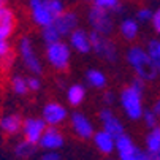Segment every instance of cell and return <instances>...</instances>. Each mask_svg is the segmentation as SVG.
Returning <instances> with one entry per match:
<instances>
[{
  "label": "cell",
  "mask_w": 160,
  "mask_h": 160,
  "mask_svg": "<svg viewBox=\"0 0 160 160\" xmlns=\"http://www.w3.org/2000/svg\"><path fill=\"white\" fill-rule=\"evenodd\" d=\"M144 81L136 78L130 81L125 87L121 89V92L118 95V105L122 109L124 116L132 121L138 122L141 121L143 114L146 111L144 108Z\"/></svg>",
  "instance_id": "6da1fadb"
},
{
  "label": "cell",
  "mask_w": 160,
  "mask_h": 160,
  "mask_svg": "<svg viewBox=\"0 0 160 160\" xmlns=\"http://www.w3.org/2000/svg\"><path fill=\"white\" fill-rule=\"evenodd\" d=\"M65 10L67 7L63 0H29L27 2L29 19L38 29L49 26Z\"/></svg>",
  "instance_id": "7a4b0ae2"
},
{
  "label": "cell",
  "mask_w": 160,
  "mask_h": 160,
  "mask_svg": "<svg viewBox=\"0 0 160 160\" xmlns=\"http://www.w3.org/2000/svg\"><path fill=\"white\" fill-rule=\"evenodd\" d=\"M76 27H79V16L78 13L72 10H65L62 14H59L49 26L40 29V38L43 44L54 43L59 40H65Z\"/></svg>",
  "instance_id": "3957f363"
},
{
  "label": "cell",
  "mask_w": 160,
  "mask_h": 160,
  "mask_svg": "<svg viewBox=\"0 0 160 160\" xmlns=\"http://www.w3.org/2000/svg\"><path fill=\"white\" fill-rule=\"evenodd\" d=\"M125 62L132 68V72L135 73L136 78L143 79L144 82H151L157 78L158 70L154 67L151 62L146 48L141 44H132L125 51Z\"/></svg>",
  "instance_id": "277c9868"
},
{
  "label": "cell",
  "mask_w": 160,
  "mask_h": 160,
  "mask_svg": "<svg viewBox=\"0 0 160 160\" xmlns=\"http://www.w3.org/2000/svg\"><path fill=\"white\" fill-rule=\"evenodd\" d=\"M16 52L18 57L22 63V67L30 73V75H41L44 70V63L43 57L40 56L37 44L32 37L29 35H22L18 43H16Z\"/></svg>",
  "instance_id": "5b68a950"
},
{
  "label": "cell",
  "mask_w": 160,
  "mask_h": 160,
  "mask_svg": "<svg viewBox=\"0 0 160 160\" xmlns=\"http://www.w3.org/2000/svg\"><path fill=\"white\" fill-rule=\"evenodd\" d=\"M72 52H73V49L70 48L68 41L59 40L54 43L44 44L43 59L48 63V67H51L54 72L63 73L72 65Z\"/></svg>",
  "instance_id": "8992f818"
},
{
  "label": "cell",
  "mask_w": 160,
  "mask_h": 160,
  "mask_svg": "<svg viewBox=\"0 0 160 160\" xmlns=\"http://www.w3.org/2000/svg\"><path fill=\"white\" fill-rule=\"evenodd\" d=\"M87 24L92 32L102 33V35H111L116 29V22L112 18V11L92 5L87 10Z\"/></svg>",
  "instance_id": "52a82bcc"
},
{
  "label": "cell",
  "mask_w": 160,
  "mask_h": 160,
  "mask_svg": "<svg viewBox=\"0 0 160 160\" xmlns=\"http://www.w3.org/2000/svg\"><path fill=\"white\" fill-rule=\"evenodd\" d=\"M90 37H92V52L100 60L114 63L119 59V48L111 35H102L90 30Z\"/></svg>",
  "instance_id": "ba28073f"
},
{
  "label": "cell",
  "mask_w": 160,
  "mask_h": 160,
  "mask_svg": "<svg viewBox=\"0 0 160 160\" xmlns=\"http://www.w3.org/2000/svg\"><path fill=\"white\" fill-rule=\"evenodd\" d=\"M40 116L43 118L48 127H62L63 124L68 122L70 112H68V108L63 103L57 100H49L43 105Z\"/></svg>",
  "instance_id": "9c48e42d"
},
{
  "label": "cell",
  "mask_w": 160,
  "mask_h": 160,
  "mask_svg": "<svg viewBox=\"0 0 160 160\" xmlns=\"http://www.w3.org/2000/svg\"><path fill=\"white\" fill-rule=\"evenodd\" d=\"M68 125H70L72 133L81 141H87L92 138V135L95 133V125L94 121L90 119V116H87L82 111H75L70 114L68 118Z\"/></svg>",
  "instance_id": "30bf717a"
},
{
  "label": "cell",
  "mask_w": 160,
  "mask_h": 160,
  "mask_svg": "<svg viewBox=\"0 0 160 160\" xmlns=\"http://www.w3.org/2000/svg\"><path fill=\"white\" fill-rule=\"evenodd\" d=\"M46 122L43 121L41 116H27L22 121V128H21V135L22 138L33 143V144H38L41 135L46 130Z\"/></svg>",
  "instance_id": "8fae6325"
},
{
  "label": "cell",
  "mask_w": 160,
  "mask_h": 160,
  "mask_svg": "<svg viewBox=\"0 0 160 160\" xmlns=\"http://www.w3.org/2000/svg\"><path fill=\"white\" fill-rule=\"evenodd\" d=\"M67 41L70 44V48L73 49V52H76V54L92 52V37H90V30L76 27L67 37Z\"/></svg>",
  "instance_id": "7c38bea8"
},
{
  "label": "cell",
  "mask_w": 160,
  "mask_h": 160,
  "mask_svg": "<svg viewBox=\"0 0 160 160\" xmlns=\"http://www.w3.org/2000/svg\"><path fill=\"white\" fill-rule=\"evenodd\" d=\"M98 121H100L102 128L106 130V132H109V133H112L114 136H119V135L125 133L124 121L111 109V106H105L103 109H100Z\"/></svg>",
  "instance_id": "4fadbf2b"
},
{
  "label": "cell",
  "mask_w": 160,
  "mask_h": 160,
  "mask_svg": "<svg viewBox=\"0 0 160 160\" xmlns=\"http://www.w3.org/2000/svg\"><path fill=\"white\" fill-rule=\"evenodd\" d=\"M65 146V135L60 127H46L38 141V148L43 151H60Z\"/></svg>",
  "instance_id": "5bb4252c"
},
{
  "label": "cell",
  "mask_w": 160,
  "mask_h": 160,
  "mask_svg": "<svg viewBox=\"0 0 160 160\" xmlns=\"http://www.w3.org/2000/svg\"><path fill=\"white\" fill-rule=\"evenodd\" d=\"M22 121L24 118L21 116L16 111H7L0 114V133L13 138V136L21 135V128H22Z\"/></svg>",
  "instance_id": "9a60e30c"
},
{
  "label": "cell",
  "mask_w": 160,
  "mask_h": 160,
  "mask_svg": "<svg viewBox=\"0 0 160 160\" xmlns=\"http://www.w3.org/2000/svg\"><path fill=\"white\" fill-rule=\"evenodd\" d=\"M18 26L16 11L5 5L0 8V40H11Z\"/></svg>",
  "instance_id": "2e32d148"
},
{
  "label": "cell",
  "mask_w": 160,
  "mask_h": 160,
  "mask_svg": "<svg viewBox=\"0 0 160 160\" xmlns=\"http://www.w3.org/2000/svg\"><path fill=\"white\" fill-rule=\"evenodd\" d=\"M116 138L118 136H114L112 133L100 128V130H95L90 141H92L97 152H100L102 155H111L114 154V149H116Z\"/></svg>",
  "instance_id": "e0dca14e"
},
{
  "label": "cell",
  "mask_w": 160,
  "mask_h": 160,
  "mask_svg": "<svg viewBox=\"0 0 160 160\" xmlns=\"http://www.w3.org/2000/svg\"><path fill=\"white\" fill-rule=\"evenodd\" d=\"M141 148L136 144V141L128 136L127 133H122L116 138V149H114V154L119 160H132L133 155L138 152Z\"/></svg>",
  "instance_id": "ac0fdd59"
},
{
  "label": "cell",
  "mask_w": 160,
  "mask_h": 160,
  "mask_svg": "<svg viewBox=\"0 0 160 160\" xmlns=\"http://www.w3.org/2000/svg\"><path fill=\"white\" fill-rule=\"evenodd\" d=\"M140 26L141 24L136 21V18H124L118 24V33L124 41L133 43L140 37V29H141Z\"/></svg>",
  "instance_id": "d6986e66"
},
{
  "label": "cell",
  "mask_w": 160,
  "mask_h": 160,
  "mask_svg": "<svg viewBox=\"0 0 160 160\" xmlns=\"http://www.w3.org/2000/svg\"><path fill=\"white\" fill-rule=\"evenodd\" d=\"M87 98V89L81 82H72L65 87V100L72 108H79Z\"/></svg>",
  "instance_id": "ffe728a7"
},
{
  "label": "cell",
  "mask_w": 160,
  "mask_h": 160,
  "mask_svg": "<svg viewBox=\"0 0 160 160\" xmlns=\"http://www.w3.org/2000/svg\"><path fill=\"white\" fill-rule=\"evenodd\" d=\"M86 86L94 90H105L108 87V76L100 68H89L84 75Z\"/></svg>",
  "instance_id": "44dd1931"
},
{
  "label": "cell",
  "mask_w": 160,
  "mask_h": 160,
  "mask_svg": "<svg viewBox=\"0 0 160 160\" xmlns=\"http://www.w3.org/2000/svg\"><path fill=\"white\" fill-rule=\"evenodd\" d=\"M37 148L38 144H33L27 140H18L13 146V154L18 160H30L32 157H35L37 154Z\"/></svg>",
  "instance_id": "7402d4cb"
},
{
  "label": "cell",
  "mask_w": 160,
  "mask_h": 160,
  "mask_svg": "<svg viewBox=\"0 0 160 160\" xmlns=\"http://www.w3.org/2000/svg\"><path fill=\"white\" fill-rule=\"evenodd\" d=\"M10 89L16 97H26L30 90H29V84H27V76L24 75H13L10 79Z\"/></svg>",
  "instance_id": "603a6c76"
},
{
  "label": "cell",
  "mask_w": 160,
  "mask_h": 160,
  "mask_svg": "<svg viewBox=\"0 0 160 160\" xmlns=\"http://www.w3.org/2000/svg\"><path fill=\"white\" fill-rule=\"evenodd\" d=\"M144 149L149 154L160 149V125L148 128V133L144 135Z\"/></svg>",
  "instance_id": "cb8c5ba5"
},
{
  "label": "cell",
  "mask_w": 160,
  "mask_h": 160,
  "mask_svg": "<svg viewBox=\"0 0 160 160\" xmlns=\"http://www.w3.org/2000/svg\"><path fill=\"white\" fill-rule=\"evenodd\" d=\"M13 56L14 51H13L11 40H0V68L7 70L13 62Z\"/></svg>",
  "instance_id": "d4e9b609"
},
{
  "label": "cell",
  "mask_w": 160,
  "mask_h": 160,
  "mask_svg": "<svg viewBox=\"0 0 160 160\" xmlns=\"http://www.w3.org/2000/svg\"><path fill=\"white\" fill-rule=\"evenodd\" d=\"M146 52L151 59V62L154 63V67L160 72V37L157 38H151L148 43H146Z\"/></svg>",
  "instance_id": "484cf974"
},
{
  "label": "cell",
  "mask_w": 160,
  "mask_h": 160,
  "mask_svg": "<svg viewBox=\"0 0 160 160\" xmlns=\"http://www.w3.org/2000/svg\"><path fill=\"white\" fill-rule=\"evenodd\" d=\"M141 121H143V124H144V127H146V128H152V127L160 125V118L157 116V112H155L152 108H149V109H146V111H144Z\"/></svg>",
  "instance_id": "4316f807"
},
{
  "label": "cell",
  "mask_w": 160,
  "mask_h": 160,
  "mask_svg": "<svg viewBox=\"0 0 160 160\" xmlns=\"http://www.w3.org/2000/svg\"><path fill=\"white\" fill-rule=\"evenodd\" d=\"M152 11L154 10H151L149 7H141V8L136 10L135 18H136V21H138L140 24H149L151 18H152Z\"/></svg>",
  "instance_id": "83f0119b"
},
{
  "label": "cell",
  "mask_w": 160,
  "mask_h": 160,
  "mask_svg": "<svg viewBox=\"0 0 160 160\" xmlns=\"http://www.w3.org/2000/svg\"><path fill=\"white\" fill-rule=\"evenodd\" d=\"M92 5L106 8L109 11H118L121 7V0H92Z\"/></svg>",
  "instance_id": "f1b7e54d"
},
{
  "label": "cell",
  "mask_w": 160,
  "mask_h": 160,
  "mask_svg": "<svg viewBox=\"0 0 160 160\" xmlns=\"http://www.w3.org/2000/svg\"><path fill=\"white\" fill-rule=\"evenodd\" d=\"M27 84H29V90L30 92H40L41 87H43V81L40 78V75H30L27 76Z\"/></svg>",
  "instance_id": "f546056e"
},
{
  "label": "cell",
  "mask_w": 160,
  "mask_h": 160,
  "mask_svg": "<svg viewBox=\"0 0 160 160\" xmlns=\"http://www.w3.org/2000/svg\"><path fill=\"white\" fill-rule=\"evenodd\" d=\"M151 27H152V30L160 37V7H157L154 11H152V18H151Z\"/></svg>",
  "instance_id": "4dcf8cb0"
},
{
  "label": "cell",
  "mask_w": 160,
  "mask_h": 160,
  "mask_svg": "<svg viewBox=\"0 0 160 160\" xmlns=\"http://www.w3.org/2000/svg\"><path fill=\"white\" fill-rule=\"evenodd\" d=\"M38 160H62V155L59 151H43Z\"/></svg>",
  "instance_id": "1f68e13d"
},
{
  "label": "cell",
  "mask_w": 160,
  "mask_h": 160,
  "mask_svg": "<svg viewBox=\"0 0 160 160\" xmlns=\"http://www.w3.org/2000/svg\"><path fill=\"white\" fill-rule=\"evenodd\" d=\"M103 102H105V106H109L114 102H118V97L114 95V92H111V90H106L103 94Z\"/></svg>",
  "instance_id": "d6a6232c"
},
{
  "label": "cell",
  "mask_w": 160,
  "mask_h": 160,
  "mask_svg": "<svg viewBox=\"0 0 160 160\" xmlns=\"http://www.w3.org/2000/svg\"><path fill=\"white\" fill-rule=\"evenodd\" d=\"M132 160H152V158H151V154H149L146 149H140L138 152L133 155Z\"/></svg>",
  "instance_id": "836d02e7"
},
{
  "label": "cell",
  "mask_w": 160,
  "mask_h": 160,
  "mask_svg": "<svg viewBox=\"0 0 160 160\" xmlns=\"http://www.w3.org/2000/svg\"><path fill=\"white\" fill-rule=\"evenodd\" d=\"M152 109L157 112V116L160 118V98H157V100L154 102V105H152Z\"/></svg>",
  "instance_id": "e575fe53"
},
{
  "label": "cell",
  "mask_w": 160,
  "mask_h": 160,
  "mask_svg": "<svg viewBox=\"0 0 160 160\" xmlns=\"http://www.w3.org/2000/svg\"><path fill=\"white\" fill-rule=\"evenodd\" d=\"M151 158H152V160H160V149L155 151V152H152V154H151Z\"/></svg>",
  "instance_id": "d590c367"
},
{
  "label": "cell",
  "mask_w": 160,
  "mask_h": 160,
  "mask_svg": "<svg viewBox=\"0 0 160 160\" xmlns=\"http://www.w3.org/2000/svg\"><path fill=\"white\" fill-rule=\"evenodd\" d=\"M8 2H10V0H0V8L5 7V5H8Z\"/></svg>",
  "instance_id": "8d00e7d4"
},
{
  "label": "cell",
  "mask_w": 160,
  "mask_h": 160,
  "mask_svg": "<svg viewBox=\"0 0 160 160\" xmlns=\"http://www.w3.org/2000/svg\"><path fill=\"white\" fill-rule=\"evenodd\" d=\"M109 160H119V158H109Z\"/></svg>",
  "instance_id": "74e56055"
}]
</instances>
